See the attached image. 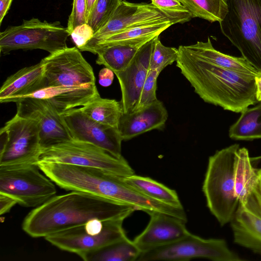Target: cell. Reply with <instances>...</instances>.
<instances>
[{
  "mask_svg": "<svg viewBox=\"0 0 261 261\" xmlns=\"http://www.w3.org/2000/svg\"><path fill=\"white\" fill-rule=\"evenodd\" d=\"M137 210L129 204L72 191L34 208L24 218L22 228L31 237L45 238L93 219L124 220Z\"/></svg>",
  "mask_w": 261,
  "mask_h": 261,
  "instance_id": "cell-1",
  "label": "cell"
},
{
  "mask_svg": "<svg viewBox=\"0 0 261 261\" xmlns=\"http://www.w3.org/2000/svg\"><path fill=\"white\" fill-rule=\"evenodd\" d=\"M178 49L176 65L204 102L235 113L259 102L255 76L212 64L185 45Z\"/></svg>",
  "mask_w": 261,
  "mask_h": 261,
  "instance_id": "cell-2",
  "label": "cell"
},
{
  "mask_svg": "<svg viewBox=\"0 0 261 261\" xmlns=\"http://www.w3.org/2000/svg\"><path fill=\"white\" fill-rule=\"evenodd\" d=\"M48 178L67 191H81L135 206L146 204L147 197L125 184L122 177L101 169L58 163H37Z\"/></svg>",
  "mask_w": 261,
  "mask_h": 261,
  "instance_id": "cell-3",
  "label": "cell"
},
{
  "mask_svg": "<svg viewBox=\"0 0 261 261\" xmlns=\"http://www.w3.org/2000/svg\"><path fill=\"white\" fill-rule=\"evenodd\" d=\"M239 148L234 144L210 156L203 182L207 207L222 226L230 223L239 204L234 180V160Z\"/></svg>",
  "mask_w": 261,
  "mask_h": 261,
  "instance_id": "cell-4",
  "label": "cell"
},
{
  "mask_svg": "<svg viewBox=\"0 0 261 261\" xmlns=\"http://www.w3.org/2000/svg\"><path fill=\"white\" fill-rule=\"evenodd\" d=\"M228 11L219 22L222 34L261 72V0H225Z\"/></svg>",
  "mask_w": 261,
  "mask_h": 261,
  "instance_id": "cell-5",
  "label": "cell"
},
{
  "mask_svg": "<svg viewBox=\"0 0 261 261\" xmlns=\"http://www.w3.org/2000/svg\"><path fill=\"white\" fill-rule=\"evenodd\" d=\"M123 221L93 219L44 238L59 249L83 258L90 253L127 238L122 227Z\"/></svg>",
  "mask_w": 261,
  "mask_h": 261,
  "instance_id": "cell-6",
  "label": "cell"
},
{
  "mask_svg": "<svg viewBox=\"0 0 261 261\" xmlns=\"http://www.w3.org/2000/svg\"><path fill=\"white\" fill-rule=\"evenodd\" d=\"M69 36L67 28L59 21L48 22L33 18L1 32L0 51L6 55L18 49H40L53 54L67 47Z\"/></svg>",
  "mask_w": 261,
  "mask_h": 261,
  "instance_id": "cell-7",
  "label": "cell"
},
{
  "mask_svg": "<svg viewBox=\"0 0 261 261\" xmlns=\"http://www.w3.org/2000/svg\"><path fill=\"white\" fill-rule=\"evenodd\" d=\"M37 164L0 166V193L25 207H37L56 195L55 184Z\"/></svg>",
  "mask_w": 261,
  "mask_h": 261,
  "instance_id": "cell-8",
  "label": "cell"
},
{
  "mask_svg": "<svg viewBox=\"0 0 261 261\" xmlns=\"http://www.w3.org/2000/svg\"><path fill=\"white\" fill-rule=\"evenodd\" d=\"M38 162L94 167L122 177L135 174L123 156L117 158L94 145L73 139L42 149Z\"/></svg>",
  "mask_w": 261,
  "mask_h": 261,
  "instance_id": "cell-9",
  "label": "cell"
},
{
  "mask_svg": "<svg viewBox=\"0 0 261 261\" xmlns=\"http://www.w3.org/2000/svg\"><path fill=\"white\" fill-rule=\"evenodd\" d=\"M0 166L37 164L41 152L38 122L16 113L0 130Z\"/></svg>",
  "mask_w": 261,
  "mask_h": 261,
  "instance_id": "cell-10",
  "label": "cell"
},
{
  "mask_svg": "<svg viewBox=\"0 0 261 261\" xmlns=\"http://www.w3.org/2000/svg\"><path fill=\"white\" fill-rule=\"evenodd\" d=\"M202 258L214 261H242L222 239H203L190 233L172 243L142 252L137 261H183Z\"/></svg>",
  "mask_w": 261,
  "mask_h": 261,
  "instance_id": "cell-11",
  "label": "cell"
},
{
  "mask_svg": "<svg viewBox=\"0 0 261 261\" xmlns=\"http://www.w3.org/2000/svg\"><path fill=\"white\" fill-rule=\"evenodd\" d=\"M42 60L44 72L37 91L52 87L95 84L93 69L77 47H67Z\"/></svg>",
  "mask_w": 261,
  "mask_h": 261,
  "instance_id": "cell-12",
  "label": "cell"
},
{
  "mask_svg": "<svg viewBox=\"0 0 261 261\" xmlns=\"http://www.w3.org/2000/svg\"><path fill=\"white\" fill-rule=\"evenodd\" d=\"M167 21L171 20L152 4L121 1L108 22L79 49L89 51L97 43L114 34L145 24Z\"/></svg>",
  "mask_w": 261,
  "mask_h": 261,
  "instance_id": "cell-13",
  "label": "cell"
},
{
  "mask_svg": "<svg viewBox=\"0 0 261 261\" xmlns=\"http://www.w3.org/2000/svg\"><path fill=\"white\" fill-rule=\"evenodd\" d=\"M73 140L94 145L117 158L122 157L123 141L118 129L95 121L80 108L60 114Z\"/></svg>",
  "mask_w": 261,
  "mask_h": 261,
  "instance_id": "cell-14",
  "label": "cell"
},
{
  "mask_svg": "<svg viewBox=\"0 0 261 261\" xmlns=\"http://www.w3.org/2000/svg\"><path fill=\"white\" fill-rule=\"evenodd\" d=\"M15 102L17 114L38 122L41 150L72 139L61 114L47 100L27 97Z\"/></svg>",
  "mask_w": 261,
  "mask_h": 261,
  "instance_id": "cell-15",
  "label": "cell"
},
{
  "mask_svg": "<svg viewBox=\"0 0 261 261\" xmlns=\"http://www.w3.org/2000/svg\"><path fill=\"white\" fill-rule=\"evenodd\" d=\"M156 37L140 48L125 69L115 74L121 88V101L124 113L132 112L138 100L150 70V59Z\"/></svg>",
  "mask_w": 261,
  "mask_h": 261,
  "instance_id": "cell-16",
  "label": "cell"
},
{
  "mask_svg": "<svg viewBox=\"0 0 261 261\" xmlns=\"http://www.w3.org/2000/svg\"><path fill=\"white\" fill-rule=\"evenodd\" d=\"M149 216L147 226L133 240L141 253L172 243L190 233L186 222L175 217L161 213Z\"/></svg>",
  "mask_w": 261,
  "mask_h": 261,
  "instance_id": "cell-17",
  "label": "cell"
},
{
  "mask_svg": "<svg viewBox=\"0 0 261 261\" xmlns=\"http://www.w3.org/2000/svg\"><path fill=\"white\" fill-rule=\"evenodd\" d=\"M168 117L163 103L157 99L144 108L122 114L118 130L123 141H127L153 129H162Z\"/></svg>",
  "mask_w": 261,
  "mask_h": 261,
  "instance_id": "cell-18",
  "label": "cell"
},
{
  "mask_svg": "<svg viewBox=\"0 0 261 261\" xmlns=\"http://www.w3.org/2000/svg\"><path fill=\"white\" fill-rule=\"evenodd\" d=\"M98 94L95 84H93L49 87L24 97L46 99L59 114H62L68 110L84 106Z\"/></svg>",
  "mask_w": 261,
  "mask_h": 261,
  "instance_id": "cell-19",
  "label": "cell"
},
{
  "mask_svg": "<svg viewBox=\"0 0 261 261\" xmlns=\"http://www.w3.org/2000/svg\"><path fill=\"white\" fill-rule=\"evenodd\" d=\"M44 64L42 60L24 67L9 76L0 89V102H14L36 91L43 78Z\"/></svg>",
  "mask_w": 261,
  "mask_h": 261,
  "instance_id": "cell-20",
  "label": "cell"
},
{
  "mask_svg": "<svg viewBox=\"0 0 261 261\" xmlns=\"http://www.w3.org/2000/svg\"><path fill=\"white\" fill-rule=\"evenodd\" d=\"M230 223L233 242L261 255V218L239 204Z\"/></svg>",
  "mask_w": 261,
  "mask_h": 261,
  "instance_id": "cell-21",
  "label": "cell"
},
{
  "mask_svg": "<svg viewBox=\"0 0 261 261\" xmlns=\"http://www.w3.org/2000/svg\"><path fill=\"white\" fill-rule=\"evenodd\" d=\"M185 46L190 51L215 65L255 77L260 75V72L243 57L231 56L216 50L209 37L206 42L197 41L195 44Z\"/></svg>",
  "mask_w": 261,
  "mask_h": 261,
  "instance_id": "cell-22",
  "label": "cell"
},
{
  "mask_svg": "<svg viewBox=\"0 0 261 261\" xmlns=\"http://www.w3.org/2000/svg\"><path fill=\"white\" fill-rule=\"evenodd\" d=\"M174 24L171 21L145 24L114 34L97 43L89 52L99 47L115 45H142Z\"/></svg>",
  "mask_w": 261,
  "mask_h": 261,
  "instance_id": "cell-23",
  "label": "cell"
},
{
  "mask_svg": "<svg viewBox=\"0 0 261 261\" xmlns=\"http://www.w3.org/2000/svg\"><path fill=\"white\" fill-rule=\"evenodd\" d=\"M248 149L239 148L234 164V180L236 196L239 204L244 205L259 176L260 168H255Z\"/></svg>",
  "mask_w": 261,
  "mask_h": 261,
  "instance_id": "cell-24",
  "label": "cell"
},
{
  "mask_svg": "<svg viewBox=\"0 0 261 261\" xmlns=\"http://www.w3.org/2000/svg\"><path fill=\"white\" fill-rule=\"evenodd\" d=\"M122 180L127 185L148 197L171 206L183 207L175 190L150 177L134 174L122 177Z\"/></svg>",
  "mask_w": 261,
  "mask_h": 261,
  "instance_id": "cell-25",
  "label": "cell"
},
{
  "mask_svg": "<svg viewBox=\"0 0 261 261\" xmlns=\"http://www.w3.org/2000/svg\"><path fill=\"white\" fill-rule=\"evenodd\" d=\"M80 109L95 121L117 129L124 113L121 100L101 98L99 94Z\"/></svg>",
  "mask_w": 261,
  "mask_h": 261,
  "instance_id": "cell-26",
  "label": "cell"
},
{
  "mask_svg": "<svg viewBox=\"0 0 261 261\" xmlns=\"http://www.w3.org/2000/svg\"><path fill=\"white\" fill-rule=\"evenodd\" d=\"M142 45L115 44L95 49L96 64L103 65L115 74L125 69L131 63Z\"/></svg>",
  "mask_w": 261,
  "mask_h": 261,
  "instance_id": "cell-27",
  "label": "cell"
},
{
  "mask_svg": "<svg viewBox=\"0 0 261 261\" xmlns=\"http://www.w3.org/2000/svg\"><path fill=\"white\" fill-rule=\"evenodd\" d=\"M228 134L231 139L236 140L261 139V101L241 112L239 119L230 126Z\"/></svg>",
  "mask_w": 261,
  "mask_h": 261,
  "instance_id": "cell-28",
  "label": "cell"
},
{
  "mask_svg": "<svg viewBox=\"0 0 261 261\" xmlns=\"http://www.w3.org/2000/svg\"><path fill=\"white\" fill-rule=\"evenodd\" d=\"M141 253L133 241L126 238L90 253L82 259L85 261H134Z\"/></svg>",
  "mask_w": 261,
  "mask_h": 261,
  "instance_id": "cell-29",
  "label": "cell"
},
{
  "mask_svg": "<svg viewBox=\"0 0 261 261\" xmlns=\"http://www.w3.org/2000/svg\"><path fill=\"white\" fill-rule=\"evenodd\" d=\"M191 13L211 22H220L225 17L228 8L225 0H178Z\"/></svg>",
  "mask_w": 261,
  "mask_h": 261,
  "instance_id": "cell-30",
  "label": "cell"
},
{
  "mask_svg": "<svg viewBox=\"0 0 261 261\" xmlns=\"http://www.w3.org/2000/svg\"><path fill=\"white\" fill-rule=\"evenodd\" d=\"M121 2V0H96L87 21L94 34L108 22Z\"/></svg>",
  "mask_w": 261,
  "mask_h": 261,
  "instance_id": "cell-31",
  "label": "cell"
},
{
  "mask_svg": "<svg viewBox=\"0 0 261 261\" xmlns=\"http://www.w3.org/2000/svg\"><path fill=\"white\" fill-rule=\"evenodd\" d=\"M178 56V48L164 45L159 36L156 37L150 59L149 69L161 72L167 66L176 62Z\"/></svg>",
  "mask_w": 261,
  "mask_h": 261,
  "instance_id": "cell-32",
  "label": "cell"
},
{
  "mask_svg": "<svg viewBox=\"0 0 261 261\" xmlns=\"http://www.w3.org/2000/svg\"><path fill=\"white\" fill-rule=\"evenodd\" d=\"M153 6L159 9L173 23H184L193 18L191 13L178 0H151Z\"/></svg>",
  "mask_w": 261,
  "mask_h": 261,
  "instance_id": "cell-33",
  "label": "cell"
},
{
  "mask_svg": "<svg viewBox=\"0 0 261 261\" xmlns=\"http://www.w3.org/2000/svg\"><path fill=\"white\" fill-rule=\"evenodd\" d=\"M160 73L156 70H149L138 100L133 111L147 107L158 99L156 94L157 79Z\"/></svg>",
  "mask_w": 261,
  "mask_h": 261,
  "instance_id": "cell-34",
  "label": "cell"
},
{
  "mask_svg": "<svg viewBox=\"0 0 261 261\" xmlns=\"http://www.w3.org/2000/svg\"><path fill=\"white\" fill-rule=\"evenodd\" d=\"M87 0H73L67 29L70 35L77 26L86 23Z\"/></svg>",
  "mask_w": 261,
  "mask_h": 261,
  "instance_id": "cell-35",
  "label": "cell"
},
{
  "mask_svg": "<svg viewBox=\"0 0 261 261\" xmlns=\"http://www.w3.org/2000/svg\"><path fill=\"white\" fill-rule=\"evenodd\" d=\"M243 206L261 218V168L258 179Z\"/></svg>",
  "mask_w": 261,
  "mask_h": 261,
  "instance_id": "cell-36",
  "label": "cell"
},
{
  "mask_svg": "<svg viewBox=\"0 0 261 261\" xmlns=\"http://www.w3.org/2000/svg\"><path fill=\"white\" fill-rule=\"evenodd\" d=\"M94 32L87 23L76 27L70 34L71 38L79 49L84 46L93 36Z\"/></svg>",
  "mask_w": 261,
  "mask_h": 261,
  "instance_id": "cell-37",
  "label": "cell"
},
{
  "mask_svg": "<svg viewBox=\"0 0 261 261\" xmlns=\"http://www.w3.org/2000/svg\"><path fill=\"white\" fill-rule=\"evenodd\" d=\"M17 202L15 199L12 197L0 193V214L2 215L10 211V210Z\"/></svg>",
  "mask_w": 261,
  "mask_h": 261,
  "instance_id": "cell-38",
  "label": "cell"
},
{
  "mask_svg": "<svg viewBox=\"0 0 261 261\" xmlns=\"http://www.w3.org/2000/svg\"><path fill=\"white\" fill-rule=\"evenodd\" d=\"M114 72L107 67L100 70L99 73V83L103 87L111 85L114 79Z\"/></svg>",
  "mask_w": 261,
  "mask_h": 261,
  "instance_id": "cell-39",
  "label": "cell"
},
{
  "mask_svg": "<svg viewBox=\"0 0 261 261\" xmlns=\"http://www.w3.org/2000/svg\"><path fill=\"white\" fill-rule=\"evenodd\" d=\"M12 0H0V24H2V21L8 13Z\"/></svg>",
  "mask_w": 261,
  "mask_h": 261,
  "instance_id": "cell-40",
  "label": "cell"
},
{
  "mask_svg": "<svg viewBox=\"0 0 261 261\" xmlns=\"http://www.w3.org/2000/svg\"><path fill=\"white\" fill-rule=\"evenodd\" d=\"M256 87V98L258 102L261 101V72L259 76L255 77Z\"/></svg>",
  "mask_w": 261,
  "mask_h": 261,
  "instance_id": "cell-41",
  "label": "cell"
},
{
  "mask_svg": "<svg viewBox=\"0 0 261 261\" xmlns=\"http://www.w3.org/2000/svg\"><path fill=\"white\" fill-rule=\"evenodd\" d=\"M96 0H87V9H86V23L89 18V17L91 14L93 7L94 5Z\"/></svg>",
  "mask_w": 261,
  "mask_h": 261,
  "instance_id": "cell-42",
  "label": "cell"
},
{
  "mask_svg": "<svg viewBox=\"0 0 261 261\" xmlns=\"http://www.w3.org/2000/svg\"><path fill=\"white\" fill-rule=\"evenodd\" d=\"M121 1H126V0H121Z\"/></svg>",
  "mask_w": 261,
  "mask_h": 261,
  "instance_id": "cell-43",
  "label": "cell"
}]
</instances>
